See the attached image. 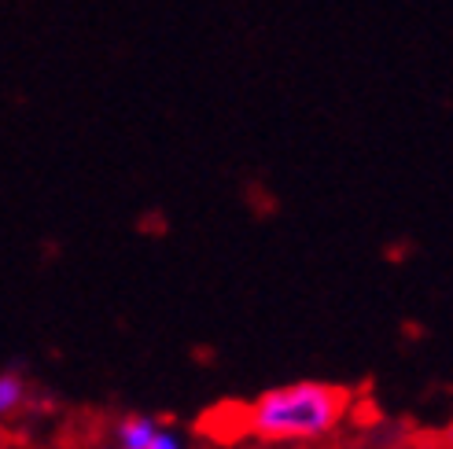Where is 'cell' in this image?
I'll use <instances>...</instances> for the list:
<instances>
[{"instance_id":"cell-1","label":"cell","mask_w":453,"mask_h":449,"mask_svg":"<svg viewBox=\"0 0 453 449\" xmlns=\"http://www.w3.org/2000/svg\"><path fill=\"white\" fill-rule=\"evenodd\" d=\"M350 409V391L335 384H291L265 391L247 406V435L262 442H310L339 428Z\"/></svg>"},{"instance_id":"cell-2","label":"cell","mask_w":453,"mask_h":449,"mask_svg":"<svg viewBox=\"0 0 453 449\" xmlns=\"http://www.w3.org/2000/svg\"><path fill=\"white\" fill-rule=\"evenodd\" d=\"M155 431H158V420L155 416H126L119 423L115 438H119V449H148L151 438H155Z\"/></svg>"},{"instance_id":"cell-3","label":"cell","mask_w":453,"mask_h":449,"mask_svg":"<svg viewBox=\"0 0 453 449\" xmlns=\"http://www.w3.org/2000/svg\"><path fill=\"white\" fill-rule=\"evenodd\" d=\"M27 398H30L27 379L15 376V372H0V420L15 416L22 406H27Z\"/></svg>"},{"instance_id":"cell-4","label":"cell","mask_w":453,"mask_h":449,"mask_svg":"<svg viewBox=\"0 0 453 449\" xmlns=\"http://www.w3.org/2000/svg\"><path fill=\"white\" fill-rule=\"evenodd\" d=\"M148 449H180V438H177L173 431H166V428H158Z\"/></svg>"},{"instance_id":"cell-5","label":"cell","mask_w":453,"mask_h":449,"mask_svg":"<svg viewBox=\"0 0 453 449\" xmlns=\"http://www.w3.org/2000/svg\"><path fill=\"white\" fill-rule=\"evenodd\" d=\"M439 449H453V428H449V431L439 438Z\"/></svg>"},{"instance_id":"cell-6","label":"cell","mask_w":453,"mask_h":449,"mask_svg":"<svg viewBox=\"0 0 453 449\" xmlns=\"http://www.w3.org/2000/svg\"><path fill=\"white\" fill-rule=\"evenodd\" d=\"M100 449H111V445H100ZM115 449H119V445H115Z\"/></svg>"}]
</instances>
